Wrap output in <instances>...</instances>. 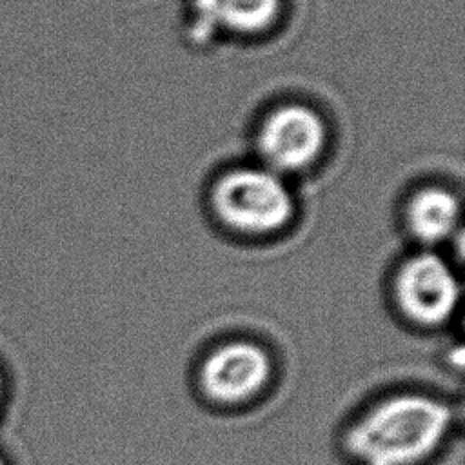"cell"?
Masks as SVG:
<instances>
[{"label":"cell","mask_w":465,"mask_h":465,"mask_svg":"<svg viewBox=\"0 0 465 465\" xmlns=\"http://www.w3.org/2000/svg\"><path fill=\"white\" fill-rule=\"evenodd\" d=\"M456 429L452 403L430 391L396 389L367 401L340 434L349 465H429Z\"/></svg>","instance_id":"1"},{"label":"cell","mask_w":465,"mask_h":465,"mask_svg":"<svg viewBox=\"0 0 465 465\" xmlns=\"http://www.w3.org/2000/svg\"><path fill=\"white\" fill-rule=\"evenodd\" d=\"M209 209L229 234L269 240L291 227L296 202L282 174L267 167H238L213 183Z\"/></svg>","instance_id":"2"},{"label":"cell","mask_w":465,"mask_h":465,"mask_svg":"<svg viewBox=\"0 0 465 465\" xmlns=\"http://www.w3.org/2000/svg\"><path fill=\"white\" fill-rule=\"evenodd\" d=\"M276 378L272 351L260 340L234 336L213 343L198 360L194 387L205 403L236 411L262 400Z\"/></svg>","instance_id":"3"},{"label":"cell","mask_w":465,"mask_h":465,"mask_svg":"<svg viewBox=\"0 0 465 465\" xmlns=\"http://www.w3.org/2000/svg\"><path fill=\"white\" fill-rule=\"evenodd\" d=\"M389 294L405 323L434 331L452 322L458 312L461 282L441 251L414 249L396 263Z\"/></svg>","instance_id":"4"},{"label":"cell","mask_w":465,"mask_h":465,"mask_svg":"<svg viewBox=\"0 0 465 465\" xmlns=\"http://www.w3.org/2000/svg\"><path fill=\"white\" fill-rule=\"evenodd\" d=\"M327 142L323 118L302 104H285L271 111L262 122L256 149L263 167L289 174L312 165Z\"/></svg>","instance_id":"5"},{"label":"cell","mask_w":465,"mask_h":465,"mask_svg":"<svg viewBox=\"0 0 465 465\" xmlns=\"http://www.w3.org/2000/svg\"><path fill=\"white\" fill-rule=\"evenodd\" d=\"M461 203L456 193L441 185H427L412 193L403 209V225L418 249L441 251L460 236Z\"/></svg>","instance_id":"6"},{"label":"cell","mask_w":465,"mask_h":465,"mask_svg":"<svg viewBox=\"0 0 465 465\" xmlns=\"http://www.w3.org/2000/svg\"><path fill=\"white\" fill-rule=\"evenodd\" d=\"M282 0H193L191 36L207 42L216 33L254 35L274 24Z\"/></svg>","instance_id":"7"},{"label":"cell","mask_w":465,"mask_h":465,"mask_svg":"<svg viewBox=\"0 0 465 465\" xmlns=\"http://www.w3.org/2000/svg\"><path fill=\"white\" fill-rule=\"evenodd\" d=\"M5 401H7V378H5V372L0 365V414L5 407Z\"/></svg>","instance_id":"8"},{"label":"cell","mask_w":465,"mask_h":465,"mask_svg":"<svg viewBox=\"0 0 465 465\" xmlns=\"http://www.w3.org/2000/svg\"><path fill=\"white\" fill-rule=\"evenodd\" d=\"M0 465H11V463H9V460L5 458V454H4L2 450H0Z\"/></svg>","instance_id":"9"}]
</instances>
